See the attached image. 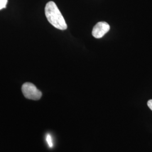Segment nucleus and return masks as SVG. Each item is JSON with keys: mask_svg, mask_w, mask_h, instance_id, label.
Returning a JSON list of instances; mask_svg holds the SVG:
<instances>
[{"mask_svg": "<svg viewBox=\"0 0 152 152\" xmlns=\"http://www.w3.org/2000/svg\"><path fill=\"white\" fill-rule=\"evenodd\" d=\"M45 12L48 20L54 27L60 30L67 29L65 19L54 2L50 1L47 3L45 8Z\"/></svg>", "mask_w": 152, "mask_h": 152, "instance_id": "obj_1", "label": "nucleus"}, {"mask_svg": "<svg viewBox=\"0 0 152 152\" xmlns=\"http://www.w3.org/2000/svg\"><path fill=\"white\" fill-rule=\"evenodd\" d=\"M22 91L25 98L30 100H38L42 95V94L36 86L30 82H26L23 85Z\"/></svg>", "mask_w": 152, "mask_h": 152, "instance_id": "obj_2", "label": "nucleus"}, {"mask_svg": "<svg viewBox=\"0 0 152 152\" xmlns=\"http://www.w3.org/2000/svg\"><path fill=\"white\" fill-rule=\"evenodd\" d=\"M110 26L106 22H100L98 23L93 28L92 36L96 38H100L108 32Z\"/></svg>", "mask_w": 152, "mask_h": 152, "instance_id": "obj_3", "label": "nucleus"}, {"mask_svg": "<svg viewBox=\"0 0 152 152\" xmlns=\"http://www.w3.org/2000/svg\"><path fill=\"white\" fill-rule=\"evenodd\" d=\"M8 0H0V10L6 7Z\"/></svg>", "mask_w": 152, "mask_h": 152, "instance_id": "obj_4", "label": "nucleus"}, {"mask_svg": "<svg viewBox=\"0 0 152 152\" xmlns=\"http://www.w3.org/2000/svg\"><path fill=\"white\" fill-rule=\"evenodd\" d=\"M46 140L48 143L49 147L50 148L53 147V140H52V138L51 136H50L49 134H48L46 136Z\"/></svg>", "mask_w": 152, "mask_h": 152, "instance_id": "obj_5", "label": "nucleus"}, {"mask_svg": "<svg viewBox=\"0 0 152 152\" xmlns=\"http://www.w3.org/2000/svg\"><path fill=\"white\" fill-rule=\"evenodd\" d=\"M147 105H148V107L152 110V100H149L148 102Z\"/></svg>", "mask_w": 152, "mask_h": 152, "instance_id": "obj_6", "label": "nucleus"}]
</instances>
